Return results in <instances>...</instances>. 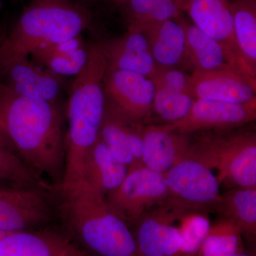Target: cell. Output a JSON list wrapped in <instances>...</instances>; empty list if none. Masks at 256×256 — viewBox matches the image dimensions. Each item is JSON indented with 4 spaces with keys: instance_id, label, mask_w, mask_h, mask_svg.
I'll use <instances>...</instances> for the list:
<instances>
[{
    "instance_id": "1",
    "label": "cell",
    "mask_w": 256,
    "mask_h": 256,
    "mask_svg": "<svg viewBox=\"0 0 256 256\" xmlns=\"http://www.w3.org/2000/svg\"><path fill=\"white\" fill-rule=\"evenodd\" d=\"M0 122L21 159L58 190L65 170L66 140L55 102L18 95L0 82Z\"/></svg>"
},
{
    "instance_id": "2",
    "label": "cell",
    "mask_w": 256,
    "mask_h": 256,
    "mask_svg": "<svg viewBox=\"0 0 256 256\" xmlns=\"http://www.w3.org/2000/svg\"><path fill=\"white\" fill-rule=\"evenodd\" d=\"M107 62L99 44L89 46L88 60L76 76L68 106L65 170L58 188L66 190L82 180L88 154L100 138L106 110L104 78Z\"/></svg>"
},
{
    "instance_id": "3",
    "label": "cell",
    "mask_w": 256,
    "mask_h": 256,
    "mask_svg": "<svg viewBox=\"0 0 256 256\" xmlns=\"http://www.w3.org/2000/svg\"><path fill=\"white\" fill-rule=\"evenodd\" d=\"M60 192L58 216L82 250L92 256H138L132 230L99 192L82 181Z\"/></svg>"
},
{
    "instance_id": "4",
    "label": "cell",
    "mask_w": 256,
    "mask_h": 256,
    "mask_svg": "<svg viewBox=\"0 0 256 256\" xmlns=\"http://www.w3.org/2000/svg\"><path fill=\"white\" fill-rule=\"evenodd\" d=\"M92 18L76 0H32L5 36L0 53L28 56L40 47L80 35Z\"/></svg>"
},
{
    "instance_id": "5",
    "label": "cell",
    "mask_w": 256,
    "mask_h": 256,
    "mask_svg": "<svg viewBox=\"0 0 256 256\" xmlns=\"http://www.w3.org/2000/svg\"><path fill=\"white\" fill-rule=\"evenodd\" d=\"M188 156L216 170L218 183L226 188L256 186L255 131H215L190 142Z\"/></svg>"
},
{
    "instance_id": "6",
    "label": "cell",
    "mask_w": 256,
    "mask_h": 256,
    "mask_svg": "<svg viewBox=\"0 0 256 256\" xmlns=\"http://www.w3.org/2000/svg\"><path fill=\"white\" fill-rule=\"evenodd\" d=\"M164 204L180 214L216 210L222 200L220 184L212 170L186 156L164 173Z\"/></svg>"
},
{
    "instance_id": "7",
    "label": "cell",
    "mask_w": 256,
    "mask_h": 256,
    "mask_svg": "<svg viewBox=\"0 0 256 256\" xmlns=\"http://www.w3.org/2000/svg\"><path fill=\"white\" fill-rule=\"evenodd\" d=\"M166 196L164 173L142 165L128 170L124 181L106 195L105 201L111 212L130 228L146 213L164 204Z\"/></svg>"
},
{
    "instance_id": "8",
    "label": "cell",
    "mask_w": 256,
    "mask_h": 256,
    "mask_svg": "<svg viewBox=\"0 0 256 256\" xmlns=\"http://www.w3.org/2000/svg\"><path fill=\"white\" fill-rule=\"evenodd\" d=\"M40 188L2 190L0 232L32 230L46 225L58 216L48 192Z\"/></svg>"
},
{
    "instance_id": "9",
    "label": "cell",
    "mask_w": 256,
    "mask_h": 256,
    "mask_svg": "<svg viewBox=\"0 0 256 256\" xmlns=\"http://www.w3.org/2000/svg\"><path fill=\"white\" fill-rule=\"evenodd\" d=\"M256 119V99L242 104L196 99L186 117L169 124L176 132L188 136L201 131L230 130Z\"/></svg>"
},
{
    "instance_id": "10",
    "label": "cell",
    "mask_w": 256,
    "mask_h": 256,
    "mask_svg": "<svg viewBox=\"0 0 256 256\" xmlns=\"http://www.w3.org/2000/svg\"><path fill=\"white\" fill-rule=\"evenodd\" d=\"M0 82L18 95L55 102L63 77L40 66L28 56L0 53Z\"/></svg>"
},
{
    "instance_id": "11",
    "label": "cell",
    "mask_w": 256,
    "mask_h": 256,
    "mask_svg": "<svg viewBox=\"0 0 256 256\" xmlns=\"http://www.w3.org/2000/svg\"><path fill=\"white\" fill-rule=\"evenodd\" d=\"M104 87L106 102L126 117L142 122L150 116L154 92L150 78L134 72L107 68Z\"/></svg>"
},
{
    "instance_id": "12",
    "label": "cell",
    "mask_w": 256,
    "mask_h": 256,
    "mask_svg": "<svg viewBox=\"0 0 256 256\" xmlns=\"http://www.w3.org/2000/svg\"><path fill=\"white\" fill-rule=\"evenodd\" d=\"M181 216L164 204L143 216L133 226L138 256H175L182 238L174 223Z\"/></svg>"
},
{
    "instance_id": "13",
    "label": "cell",
    "mask_w": 256,
    "mask_h": 256,
    "mask_svg": "<svg viewBox=\"0 0 256 256\" xmlns=\"http://www.w3.org/2000/svg\"><path fill=\"white\" fill-rule=\"evenodd\" d=\"M150 79L154 87L152 110L168 124L186 117L196 100L190 76L178 68L158 67Z\"/></svg>"
},
{
    "instance_id": "14",
    "label": "cell",
    "mask_w": 256,
    "mask_h": 256,
    "mask_svg": "<svg viewBox=\"0 0 256 256\" xmlns=\"http://www.w3.org/2000/svg\"><path fill=\"white\" fill-rule=\"evenodd\" d=\"M190 84L195 99L237 104L256 99V82L235 69L193 70Z\"/></svg>"
},
{
    "instance_id": "15",
    "label": "cell",
    "mask_w": 256,
    "mask_h": 256,
    "mask_svg": "<svg viewBox=\"0 0 256 256\" xmlns=\"http://www.w3.org/2000/svg\"><path fill=\"white\" fill-rule=\"evenodd\" d=\"M184 12L194 25L227 48L256 80L244 63L236 41L230 0H186Z\"/></svg>"
},
{
    "instance_id": "16",
    "label": "cell",
    "mask_w": 256,
    "mask_h": 256,
    "mask_svg": "<svg viewBox=\"0 0 256 256\" xmlns=\"http://www.w3.org/2000/svg\"><path fill=\"white\" fill-rule=\"evenodd\" d=\"M144 128L142 122L128 118L106 102L100 138L128 170L142 165Z\"/></svg>"
},
{
    "instance_id": "17",
    "label": "cell",
    "mask_w": 256,
    "mask_h": 256,
    "mask_svg": "<svg viewBox=\"0 0 256 256\" xmlns=\"http://www.w3.org/2000/svg\"><path fill=\"white\" fill-rule=\"evenodd\" d=\"M107 68L128 70L150 78L158 69L142 32L128 28L122 36L99 44Z\"/></svg>"
},
{
    "instance_id": "18",
    "label": "cell",
    "mask_w": 256,
    "mask_h": 256,
    "mask_svg": "<svg viewBox=\"0 0 256 256\" xmlns=\"http://www.w3.org/2000/svg\"><path fill=\"white\" fill-rule=\"evenodd\" d=\"M191 140L174 131L169 124L144 128L142 163L146 168L164 173L188 156Z\"/></svg>"
},
{
    "instance_id": "19",
    "label": "cell",
    "mask_w": 256,
    "mask_h": 256,
    "mask_svg": "<svg viewBox=\"0 0 256 256\" xmlns=\"http://www.w3.org/2000/svg\"><path fill=\"white\" fill-rule=\"evenodd\" d=\"M182 21L186 30V62L194 70L235 69L256 82L227 48L188 22L183 16Z\"/></svg>"
},
{
    "instance_id": "20",
    "label": "cell",
    "mask_w": 256,
    "mask_h": 256,
    "mask_svg": "<svg viewBox=\"0 0 256 256\" xmlns=\"http://www.w3.org/2000/svg\"><path fill=\"white\" fill-rule=\"evenodd\" d=\"M182 16L153 25L142 32L158 67L176 68L186 62V30Z\"/></svg>"
},
{
    "instance_id": "21",
    "label": "cell",
    "mask_w": 256,
    "mask_h": 256,
    "mask_svg": "<svg viewBox=\"0 0 256 256\" xmlns=\"http://www.w3.org/2000/svg\"><path fill=\"white\" fill-rule=\"evenodd\" d=\"M128 172V166L99 138L84 162L80 181L105 197L122 183Z\"/></svg>"
},
{
    "instance_id": "22",
    "label": "cell",
    "mask_w": 256,
    "mask_h": 256,
    "mask_svg": "<svg viewBox=\"0 0 256 256\" xmlns=\"http://www.w3.org/2000/svg\"><path fill=\"white\" fill-rule=\"evenodd\" d=\"M88 55L89 46L85 44L82 35L40 47L30 54L34 63L62 77L78 75Z\"/></svg>"
},
{
    "instance_id": "23",
    "label": "cell",
    "mask_w": 256,
    "mask_h": 256,
    "mask_svg": "<svg viewBox=\"0 0 256 256\" xmlns=\"http://www.w3.org/2000/svg\"><path fill=\"white\" fill-rule=\"evenodd\" d=\"M70 242L54 230L14 232L0 239V256H60Z\"/></svg>"
},
{
    "instance_id": "24",
    "label": "cell",
    "mask_w": 256,
    "mask_h": 256,
    "mask_svg": "<svg viewBox=\"0 0 256 256\" xmlns=\"http://www.w3.org/2000/svg\"><path fill=\"white\" fill-rule=\"evenodd\" d=\"M186 0H126L120 5L127 18L128 28L144 32L184 12Z\"/></svg>"
},
{
    "instance_id": "25",
    "label": "cell",
    "mask_w": 256,
    "mask_h": 256,
    "mask_svg": "<svg viewBox=\"0 0 256 256\" xmlns=\"http://www.w3.org/2000/svg\"><path fill=\"white\" fill-rule=\"evenodd\" d=\"M216 212L238 227L242 235H256V186L229 188L222 194Z\"/></svg>"
},
{
    "instance_id": "26",
    "label": "cell",
    "mask_w": 256,
    "mask_h": 256,
    "mask_svg": "<svg viewBox=\"0 0 256 256\" xmlns=\"http://www.w3.org/2000/svg\"><path fill=\"white\" fill-rule=\"evenodd\" d=\"M234 35L244 63L256 77V0H230Z\"/></svg>"
},
{
    "instance_id": "27",
    "label": "cell",
    "mask_w": 256,
    "mask_h": 256,
    "mask_svg": "<svg viewBox=\"0 0 256 256\" xmlns=\"http://www.w3.org/2000/svg\"><path fill=\"white\" fill-rule=\"evenodd\" d=\"M242 236L238 226L220 217L210 224L196 256H228L244 252Z\"/></svg>"
},
{
    "instance_id": "28",
    "label": "cell",
    "mask_w": 256,
    "mask_h": 256,
    "mask_svg": "<svg viewBox=\"0 0 256 256\" xmlns=\"http://www.w3.org/2000/svg\"><path fill=\"white\" fill-rule=\"evenodd\" d=\"M0 180L18 188H40L52 190L41 175L34 171L16 153L0 146Z\"/></svg>"
},
{
    "instance_id": "29",
    "label": "cell",
    "mask_w": 256,
    "mask_h": 256,
    "mask_svg": "<svg viewBox=\"0 0 256 256\" xmlns=\"http://www.w3.org/2000/svg\"><path fill=\"white\" fill-rule=\"evenodd\" d=\"M178 220L182 242L175 256H196L210 226L207 213L185 214Z\"/></svg>"
},
{
    "instance_id": "30",
    "label": "cell",
    "mask_w": 256,
    "mask_h": 256,
    "mask_svg": "<svg viewBox=\"0 0 256 256\" xmlns=\"http://www.w3.org/2000/svg\"><path fill=\"white\" fill-rule=\"evenodd\" d=\"M0 146L18 154L14 146H13L12 143L10 141L8 136H6V132H5L4 128H3L2 126L1 122H0Z\"/></svg>"
},
{
    "instance_id": "31",
    "label": "cell",
    "mask_w": 256,
    "mask_h": 256,
    "mask_svg": "<svg viewBox=\"0 0 256 256\" xmlns=\"http://www.w3.org/2000/svg\"><path fill=\"white\" fill-rule=\"evenodd\" d=\"M60 256H80V248L74 242H70Z\"/></svg>"
},
{
    "instance_id": "32",
    "label": "cell",
    "mask_w": 256,
    "mask_h": 256,
    "mask_svg": "<svg viewBox=\"0 0 256 256\" xmlns=\"http://www.w3.org/2000/svg\"><path fill=\"white\" fill-rule=\"evenodd\" d=\"M105 1H108L109 2L114 3V4L120 6L126 0H105Z\"/></svg>"
},
{
    "instance_id": "33",
    "label": "cell",
    "mask_w": 256,
    "mask_h": 256,
    "mask_svg": "<svg viewBox=\"0 0 256 256\" xmlns=\"http://www.w3.org/2000/svg\"><path fill=\"white\" fill-rule=\"evenodd\" d=\"M5 36H6V35H5L4 34H3L2 32L0 31V47H1L3 42H4Z\"/></svg>"
},
{
    "instance_id": "34",
    "label": "cell",
    "mask_w": 256,
    "mask_h": 256,
    "mask_svg": "<svg viewBox=\"0 0 256 256\" xmlns=\"http://www.w3.org/2000/svg\"><path fill=\"white\" fill-rule=\"evenodd\" d=\"M228 256H252V255H249V254H246L245 252H239V254H233V255Z\"/></svg>"
},
{
    "instance_id": "35",
    "label": "cell",
    "mask_w": 256,
    "mask_h": 256,
    "mask_svg": "<svg viewBox=\"0 0 256 256\" xmlns=\"http://www.w3.org/2000/svg\"><path fill=\"white\" fill-rule=\"evenodd\" d=\"M76 1H78L79 2H80V1H88V0H76Z\"/></svg>"
},
{
    "instance_id": "36",
    "label": "cell",
    "mask_w": 256,
    "mask_h": 256,
    "mask_svg": "<svg viewBox=\"0 0 256 256\" xmlns=\"http://www.w3.org/2000/svg\"><path fill=\"white\" fill-rule=\"evenodd\" d=\"M2 4V0H0V6H1Z\"/></svg>"
},
{
    "instance_id": "37",
    "label": "cell",
    "mask_w": 256,
    "mask_h": 256,
    "mask_svg": "<svg viewBox=\"0 0 256 256\" xmlns=\"http://www.w3.org/2000/svg\"><path fill=\"white\" fill-rule=\"evenodd\" d=\"M14 2L20 1V0H14Z\"/></svg>"
},
{
    "instance_id": "38",
    "label": "cell",
    "mask_w": 256,
    "mask_h": 256,
    "mask_svg": "<svg viewBox=\"0 0 256 256\" xmlns=\"http://www.w3.org/2000/svg\"><path fill=\"white\" fill-rule=\"evenodd\" d=\"M1 191H2V190H0V192H1Z\"/></svg>"
}]
</instances>
